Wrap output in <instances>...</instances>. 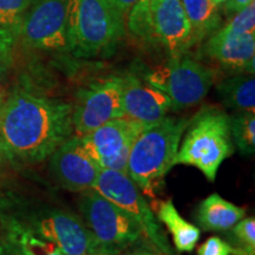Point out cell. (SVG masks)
Listing matches in <instances>:
<instances>
[{"mask_svg": "<svg viewBox=\"0 0 255 255\" xmlns=\"http://www.w3.org/2000/svg\"><path fill=\"white\" fill-rule=\"evenodd\" d=\"M73 104L24 90L0 109V152L13 163L34 164L50 157L73 133Z\"/></svg>", "mask_w": 255, "mask_h": 255, "instance_id": "cell-1", "label": "cell"}, {"mask_svg": "<svg viewBox=\"0 0 255 255\" xmlns=\"http://www.w3.org/2000/svg\"><path fill=\"white\" fill-rule=\"evenodd\" d=\"M189 120L167 117L146 127L137 136L130 150L127 175L146 195L154 197L174 159Z\"/></svg>", "mask_w": 255, "mask_h": 255, "instance_id": "cell-2", "label": "cell"}, {"mask_svg": "<svg viewBox=\"0 0 255 255\" xmlns=\"http://www.w3.org/2000/svg\"><path fill=\"white\" fill-rule=\"evenodd\" d=\"M186 130L174 165L195 167L207 180L214 182L220 165L234 154L229 116L218 108H202L189 120Z\"/></svg>", "mask_w": 255, "mask_h": 255, "instance_id": "cell-3", "label": "cell"}, {"mask_svg": "<svg viewBox=\"0 0 255 255\" xmlns=\"http://www.w3.org/2000/svg\"><path fill=\"white\" fill-rule=\"evenodd\" d=\"M69 52L82 58L109 52L124 34V18L107 0H68Z\"/></svg>", "mask_w": 255, "mask_h": 255, "instance_id": "cell-4", "label": "cell"}, {"mask_svg": "<svg viewBox=\"0 0 255 255\" xmlns=\"http://www.w3.org/2000/svg\"><path fill=\"white\" fill-rule=\"evenodd\" d=\"M136 37L178 56L191 44V28L181 0H138L128 15Z\"/></svg>", "mask_w": 255, "mask_h": 255, "instance_id": "cell-5", "label": "cell"}, {"mask_svg": "<svg viewBox=\"0 0 255 255\" xmlns=\"http://www.w3.org/2000/svg\"><path fill=\"white\" fill-rule=\"evenodd\" d=\"M78 208L103 253L117 254L143 237L141 227L126 212L94 189L82 191Z\"/></svg>", "mask_w": 255, "mask_h": 255, "instance_id": "cell-6", "label": "cell"}, {"mask_svg": "<svg viewBox=\"0 0 255 255\" xmlns=\"http://www.w3.org/2000/svg\"><path fill=\"white\" fill-rule=\"evenodd\" d=\"M214 78V70L178 55L149 72L144 79L168 96L171 110L180 111L200 103L212 88Z\"/></svg>", "mask_w": 255, "mask_h": 255, "instance_id": "cell-7", "label": "cell"}, {"mask_svg": "<svg viewBox=\"0 0 255 255\" xmlns=\"http://www.w3.org/2000/svg\"><path fill=\"white\" fill-rule=\"evenodd\" d=\"M38 237L55 244L65 255L102 254L100 245L83 220L64 209H41L19 218H8Z\"/></svg>", "mask_w": 255, "mask_h": 255, "instance_id": "cell-8", "label": "cell"}, {"mask_svg": "<svg viewBox=\"0 0 255 255\" xmlns=\"http://www.w3.org/2000/svg\"><path fill=\"white\" fill-rule=\"evenodd\" d=\"M94 190L103 195L139 226L143 235L162 253L171 255L167 235L143 196L141 189L127 174L110 169H101Z\"/></svg>", "mask_w": 255, "mask_h": 255, "instance_id": "cell-9", "label": "cell"}, {"mask_svg": "<svg viewBox=\"0 0 255 255\" xmlns=\"http://www.w3.org/2000/svg\"><path fill=\"white\" fill-rule=\"evenodd\" d=\"M68 0H32L18 38L28 49L44 52L69 51Z\"/></svg>", "mask_w": 255, "mask_h": 255, "instance_id": "cell-10", "label": "cell"}, {"mask_svg": "<svg viewBox=\"0 0 255 255\" xmlns=\"http://www.w3.org/2000/svg\"><path fill=\"white\" fill-rule=\"evenodd\" d=\"M121 117H124L123 77L115 76L79 91L72 110L73 133L82 137Z\"/></svg>", "mask_w": 255, "mask_h": 255, "instance_id": "cell-11", "label": "cell"}, {"mask_svg": "<svg viewBox=\"0 0 255 255\" xmlns=\"http://www.w3.org/2000/svg\"><path fill=\"white\" fill-rule=\"evenodd\" d=\"M145 128L135 121L121 117L104 123L79 138L83 148L101 169L127 174L131 146Z\"/></svg>", "mask_w": 255, "mask_h": 255, "instance_id": "cell-12", "label": "cell"}, {"mask_svg": "<svg viewBox=\"0 0 255 255\" xmlns=\"http://www.w3.org/2000/svg\"><path fill=\"white\" fill-rule=\"evenodd\" d=\"M50 157L51 173L64 189L76 193L94 189L101 168L83 148L78 136L69 137Z\"/></svg>", "mask_w": 255, "mask_h": 255, "instance_id": "cell-13", "label": "cell"}, {"mask_svg": "<svg viewBox=\"0 0 255 255\" xmlns=\"http://www.w3.org/2000/svg\"><path fill=\"white\" fill-rule=\"evenodd\" d=\"M123 109L124 117L149 127L167 116L171 103L164 92L129 75L123 77Z\"/></svg>", "mask_w": 255, "mask_h": 255, "instance_id": "cell-14", "label": "cell"}, {"mask_svg": "<svg viewBox=\"0 0 255 255\" xmlns=\"http://www.w3.org/2000/svg\"><path fill=\"white\" fill-rule=\"evenodd\" d=\"M205 52L225 69L254 73L255 34H235L220 30L207 41Z\"/></svg>", "mask_w": 255, "mask_h": 255, "instance_id": "cell-15", "label": "cell"}, {"mask_svg": "<svg viewBox=\"0 0 255 255\" xmlns=\"http://www.w3.org/2000/svg\"><path fill=\"white\" fill-rule=\"evenodd\" d=\"M246 215L242 207L225 200L219 194L206 197L196 209V222L206 232H227Z\"/></svg>", "mask_w": 255, "mask_h": 255, "instance_id": "cell-16", "label": "cell"}, {"mask_svg": "<svg viewBox=\"0 0 255 255\" xmlns=\"http://www.w3.org/2000/svg\"><path fill=\"white\" fill-rule=\"evenodd\" d=\"M157 218L158 221L163 222L168 228L178 252L189 253L195 248L201 235L200 228L186 221L180 215L173 201L167 200L159 203Z\"/></svg>", "mask_w": 255, "mask_h": 255, "instance_id": "cell-17", "label": "cell"}, {"mask_svg": "<svg viewBox=\"0 0 255 255\" xmlns=\"http://www.w3.org/2000/svg\"><path fill=\"white\" fill-rule=\"evenodd\" d=\"M220 100L227 108L238 111L255 110V78L253 75H239L216 85Z\"/></svg>", "mask_w": 255, "mask_h": 255, "instance_id": "cell-18", "label": "cell"}, {"mask_svg": "<svg viewBox=\"0 0 255 255\" xmlns=\"http://www.w3.org/2000/svg\"><path fill=\"white\" fill-rule=\"evenodd\" d=\"M191 28V43H196L221 23L220 6L214 0H181Z\"/></svg>", "mask_w": 255, "mask_h": 255, "instance_id": "cell-19", "label": "cell"}, {"mask_svg": "<svg viewBox=\"0 0 255 255\" xmlns=\"http://www.w3.org/2000/svg\"><path fill=\"white\" fill-rule=\"evenodd\" d=\"M231 135L234 145L242 155H253L255 152V113L238 111L229 116Z\"/></svg>", "mask_w": 255, "mask_h": 255, "instance_id": "cell-20", "label": "cell"}, {"mask_svg": "<svg viewBox=\"0 0 255 255\" xmlns=\"http://www.w3.org/2000/svg\"><path fill=\"white\" fill-rule=\"evenodd\" d=\"M7 234L17 240L25 255H65L55 244L14 222L7 221Z\"/></svg>", "mask_w": 255, "mask_h": 255, "instance_id": "cell-21", "label": "cell"}, {"mask_svg": "<svg viewBox=\"0 0 255 255\" xmlns=\"http://www.w3.org/2000/svg\"><path fill=\"white\" fill-rule=\"evenodd\" d=\"M32 0H0V27L17 39Z\"/></svg>", "mask_w": 255, "mask_h": 255, "instance_id": "cell-22", "label": "cell"}, {"mask_svg": "<svg viewBox=\"0 0 255 255\" xmlns=\"http://www.w3.org/2000/svg\"><path fill=\"white\" fill-rule=\"evenodd\" d=\"M234 241L235 254L255 255V220L254 218L241 219L229 229Z\"/></svg>", "mask_w": 255, "mask_h": 255, "instance_id": "cell-23", "label": "cell"}, {"mask_svg": "<svg viewBox=\"0 0 255 255\" xmlns=\"http://www.w3.org/2000/svg\"><path fill=\"white\" fill-rule=\"evenodd\" d=\"M222 31L235 34H255V1L234 14Z\"/></svg>", "mask_w": 255, "mask_h": 255, "instance_id": "cell-24", "label": "cell"}, {"mask_svg": "<svg viewBox=\"0 0 255 255\" xmlns=\"http://www.w3.org/2000/svg\"><path fill=\"white\" fill-rule=\"evenodd\" d=\"M199 255H231L235 254L232 245L219 237H210L197 250Z\"/></svg>", "mask_w": 255, "mask_h": 255, "instance_id": "cell-25", "label": "cell"}, {"mask_svg": "<svg viewBox=\"0 0 255 255\" xmlns=\"http://www.w3.org/2000/svg\"><path fill=\"white\" fill-rule=\"evenodd\" d=\"M15 39L11 33L0 27V65H9L12 62Z\"/></svg>", "mask_w": 255, "mask_h": 255, "instance_id": "cell-26", "label": "cell"}, {"mask_svg": "<svg viewBox=\"0 0 255 255\" xmlns=\"http://www.w3.org/2000/svg\"><path fill=\"white\" fill-rule=\"evenodd\" d=\"M0 255H25L17 240L7 234L4 240L0 241Z\"/></svg>", "mask_w": 255, "mask_h": 255, "instance_id": "cell-27", "label": "cell"}, {"mask_svg": "<svg viewBox=\"0 0 255 255\" xmlns=\"http://www.w3.org/2000/svg\"><path fill=\"white\" fill-rule=\"evenodd\" d=\"M107 1L126 19L138 0H107Z\"/></svg>", "mask_w": 255, "mask_h": 255, "instance_id": "cell-28", "label": "cell"}, {"mask_svg": "<svg viewBox=\"0 0 255 255\" xmlns=\"http://www.w3.org/2000/svg\"><path fill=\"white\" fill-rule=\"evenodd\" d=\"M255 0H227V1L223 4L225 6V12L228 15L231 14H237L238 12H240L245 7H247L248 5L254 2Z\"/></svg>", "mask_w": 255, "mask_h": 255, "instance_id": "cell-29", "label": "cell"}, {"mask_svg": "<svg viewBox=\"0 0 255 255\" xmlns=\"http://www.w3.org/2000/svg\"><path fill=\"white\" fill-rule=\"evenodd\" d=\"M150 252H145V251H142V252H135V253H131V254H128V255H149Z\"/></svg>", "mask_w": 255, "mask_h": 255, "instance_id": "cell-30", "label": "cell"}, {"mask_svg": "<svg viewBox=\"0 0 255 255\" xmlns=\"http://www.w3.org/2000/svg\"><path fill=\"white\" fill-rule=\"evenodd\" d=\"M226 1H227V0H214L215 4H218L219 6H222L223 4H225Z\"/></svg>", "mask_w": 255, "mask_h": 255, "instance_id": "cell-31", "label": "cell"}, {"mask_svg": "<svg viewBox=\"0 0 255 255\" xmlns=\"http://www.w3.org/2000/svg\"><path fill=\"white\" fill-rule=\"evenodd\" d=\"M149 255H167L164 253H149Z\"/></svg>", "mask_w": 255, "mask_h": 255, "instance_id": "cell-32", "label": "cell"}, {"mask_svg": "<svg viewBox=\"0 0 255 255\" xmlns=\"http://www.w3.org/2000/svg\"><path fill=\"white\" fill-rule=\"evenodd\" d=\"M97 255H116V254H108V253H102V254H97Z\"/></svg>", "mask_w": 255, "mask_h": 255, "instance_id": "cell-33", "label": "cell"}, {"mask_svg": "<svg viewBox=\"0 0 255 255\" xmlns=\"http://www.w3.org/2000/svg\"><path fill=\"white\" fill-rule=\"evenodd\" d=\"M2 103H4V102L1 101V97H0V109H1V105H2Z\"/></svg>", "mask_w": 255, "mask_h": 255, "instance_id": "cell-34", "label": "cell"}, {"mask_svg": "<svg viewBox=\"0 0 255 255\" xmlns=\"http://www.w3.org/2000/svg\"><path fill=\"white\" fill-rule=\"evenodd\" d=\"M1 161H2V155H1V152H0V163H1Z\"/></svg>", "mask_w": 255, "mask_h": 255, "instance_id": "cell-35", "label": "cell"}, {"mask_svg": "<svg viewBox=\"0 0 255 255\" xmlns=\"http://www.w3.org/2000/svg\"><path fill=\"white\" fill-rule=\"evenodd\" d=\"M1 68H2V66H1V65H0V69H1Z\"/></svg>", "mask_w": 255, "mask_h": 255, "instance_id": "cell-36", "label": "cell"}]
</instances>
